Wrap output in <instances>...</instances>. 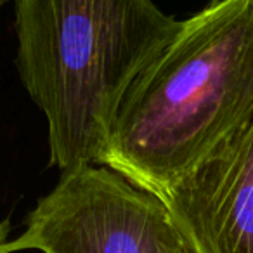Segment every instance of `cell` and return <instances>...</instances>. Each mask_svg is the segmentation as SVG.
Returning <instances> with one entry per match:
<instances>
[{"label": "cell", "instance_id": "7a4b0ae2", "mask_svg": "<svg viewBox=\"0 0 253 253\" xmlns=\"http://www.w3.org/2000/svg\"><path fill=\"white\" fill-rule=\"evenodd\" d=\"M180 25L155 0H16V66L50 165H101L126 90Z\"/></svg>", "mask_w": 253, "mask_h": 253}, {"label": "cell", "instance_id": "8992f818", "mask_svg": "<svg viewBox=\"0 0 253 253\" xmlns=\"http://www.w3.org/2000/svg\"><path fill=\"white\" fill-rule=\"evenodd\" d=\"M5 2H7V0H0V7H2V5H4Z\"/></svg>", "mask_w": 253, "mask_h": 253}, {"label": "cell", "instance_id": "3957f363", "mask_svg": "<svg viewBox=\"0 0 253 253\" xmlns=\"http://www.w3.org/2000/svg\"><path fill=\"white\" fill-rule=\"evenodd\" d=\"M9 253H187L165 203L104 165L61 172Z\"/></svg>", "mask_w": 253, "mask_h": 253}, {"label": "cell", "instance_id": "6da1fadb", "mask_svg": "<svg viewBox=\"0 0 253 253\" xmlns=\"http://www.w3.org/2000/svg\"><path fill=\"white\" fill-rule=\"evenodd\" d=\"M253 113V0H211L126 90L101 165L162 198Z\"/></svg>", "mask_w": 253, "mask_h": 253}, {"label": "cell", "instance_id": "52a82bcc", "mask_svg": "<svg viewBox=\"0 0 253 253\" xmlns=\"http://www.w3.org/2000/svg\"><path fill=\"white\" fill-rule=\"evenodd\" d=\"M187 253H191V252H187Z\"/></svg>", "mask_w": 253, "mask_h": 253}, {"label": "cell", "instance_id": "277c9868", "mask_svg": "<svg viewBox=\"0 0 253 253\" xmlns=\"http://www.w3.org/2000/svg\"><path fill=\"white\" fill-rule=\"evenodd\" d=\"M160 200L191 253H253V113Z\"/></svg>", "mask_w": 253, "mask_h": 253}, {"label": "cell", "instance_id": "5b68a950", "mask_svg": "<svg viewBox=\"0 0 253 253\" xmlns=\"http://www.w3.org/2000/svg\"><path fill=\"white\" fill-rule=\"evenodd\" d=\"M9 232H11L9 220H2L0 222V253H9Z\"/></svg>", "mask_w": 253, "mask_h": 253}]
</instances>
